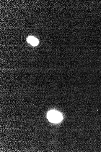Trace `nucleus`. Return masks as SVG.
Returning <instances> with one entry per match:
<instances>
[{
  "mask_svg": "<svg viewBox=\"0 0 101 152\" xmlns=\"http://www.w3.org/2000/svg\"><path fill=\"white\" fill-rule=\"evenodd\" d=\"M27 41L32 45L35 46L39 44V41L37 39L33 36L29 37L27 39Z\"/></svg>",
  "mask_w": 101,
  "mask_h": 152,
  "instance_id": "obj_2",
  "label": "nucleus"
},
{
  "mask_svg": "<svg viewBox=\"0 0 101 152\" xmlns=\"http://www.w3.org/2000/svg\"><path fill=\"white\" fill-rule=\"evenodd\" d=\"M47 117L49 120L53 123H57L60 121L62 117L60 113L56 111H51L47 113Z\"/></svg>",
  "mask_w": 101,
  "mask_h": 152,
  "instance_id": "obj_1",
  "label": "nucleus"
}]
</instances>
